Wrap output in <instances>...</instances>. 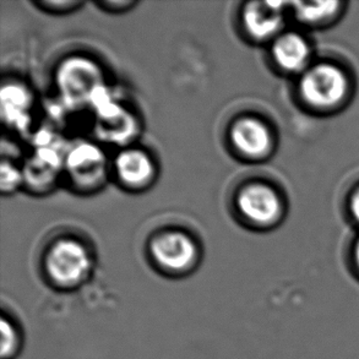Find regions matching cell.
Instances as JSON below:
<instances>
[{"instance_id":"obj_3","label":"cell","mask_w":359,"mask_h":359,"mask_svg":"<svg viewBox=\"0 0 359 359\" xmlns=\"http://www.w3.org/2000/svg\"><path fill=\"white\" fill-rule=\"evenodd\" d=\"M237 206L250 224L262 227L275 224L282 212L280 196L270 185L262 183L245 185L239 191Z\"/></svg>"},{"instance_id":"obj_9","label":"cell","mask_w":359,"mask_h":359,"mask_svg":"<svg viewBox=\"0 0 359 359\" xmlns=\"http://www.w3.org/2000/svg\"><path fill=\"white\" fill-rule=\"evenodd\" d=\"M340 3L326 1V3H296V15L298 19L306 24H323L331 19L339 11Z\"/></svg>"},{"instance_id":"obj_5","label":"cell","mask_w":359,"mask_h":359,"mask_svg":"<svg viewBox=\"0 0 359 359\" xmlns=\"http://www.w3.org/2000/svg\"><path fill=\"white\" fill-rule=\"evenodd\" d=\"M231 140L241 155L259 160L270 154L272 135L264 121L257 118H241L231 129Z\"/></svg>"},{"instance_id":"obj_10","label":"cell","mask_w":359,"mask_h":359,"mask_svg":"<svg viewBox=\"0 0 359 359\" xmlns=\"http://www.w3.org/2000/svg\"><path fill=\"white\" fill-rule=\"evenodd\" d=\"M18 336L14 326L6 320L1 321V355L8 358L14 355L15 348L18 346Z\"/></svg>"},{"instance_id":"obj_4","label":"cell","mask_w":359,"mask_h":359,"mask_svg":"<svg viewBox=\"0 0 359 359\" xmlns=\"http://www.w3.org/2000/svg\"><path fill=\"white\" fill-rule=\"evenodd\" d=\"M151 254L156 262L168 271L189 269L196 260V248L188 234L177 231L163 232L151 242Z\"/></svg>"},{"instance_id":"obj_11","label":"cell","mask_w":359,"mask_h":359,"mask_svg":"<svg viewBox=\"0 0 359 359\" xmlns=\"http://www.w3.org/2000/svg\"><path fill=\"white\" fill-rule=\"evenodd\" d=\"M46 8H50L52 10L59 9V11H63V10L72 9L75 6H79L80 3L79 1H46L43 3Z\"/></svg>"},{"instance_id":"obj_12","label":"cell","mask_w":359,"mask_h":359,"mask_svg":"<svg viewBox=\"0 0 359 359\" xmlns=\"http://www.w3.org/2000/svg\"><path fill=\"white\" fill-rule=\"evenodd\" d=\"M350 211L355 222L359 224V188L355 190L350 199Z\"/></svg>"},{"instance_id":"obj_14","label":"cell","mask_w":359,"mask_h":359,"mask_svg":"<svg viewBox=\"0 0 359 359\" xmlns=\"http://www.w3.org/2000/svg\"><path fill=\"white\" fill-rule=\"evenodd\" d=\"M134 4H135V3H129V1H119V3H112V1H109V3H103V5L107 6V8H112V6H116V8H129V6Z\"/></svg>"},{"instance_id":"obj_1","label":"cell","mask_w":359,"mask_h":359,"mask_svg":"<svg viewBox=\"0 0 359 359\" xmlns=\"http://www.w3.org/2000/svg\"><path fill=\"white\" fill-rule=\"evenodd\" d=\"M347 93V76L334 64H316L306 69L299 81V95L303 101L318 111L339 107Z\"/></svg>"},{"instance_id":"obj_7","label":"cell","mask_w":359,"mask_h":359,"mask_svg":"<svg viewBox=\"0 0 359 359\" xmlns=\"http://www.w3.org/2000/svg\"><path fill=\"white\" fill-rule=\"evenodd\" d=\"M311 49L306 39L297 34H282L272 47V57L278 68L287 73H299L309 62Z\"/></svg>"},{"instance_id":"obj_2","label":"cell","mask_w":359,"mask_h":359,"mask_svg":"<svg viewBox=\"0 0 359 359\" xmlns=\"http://www.w3.org/2000/svg\"><path fill=\"white\" fill-rule=\"evenodd\" d=\"M49 276L60 286H76L88 276L91 262L86 248L74 239H60L50 247L46 259Z\"/></svg>"},{"instance_id":"obj_13","label":"cell","mask_w":359,"mask_h":359,"mask_svg":"<svg viewBox=\"0 0 359 359\" xmlns=\"http://www.w3.org/2000/svg\"><path fill=\"white\" fill-rule=\"evenodd\" d=\"M352 257H353V265H355V272L359 275V238L357 239L355 247H353Z\"/></svg>"},{"instance_id":"obj_6","label":"cell","mask_w":359,"mask_h":359,"mask_svg":"<svg viewBox=\"0 0 359 359\" xmlns=\"http://www.w3.org/2000/svg\"><path fill=\"white\" fill-rule=\"evenodd\" d=\"M282 3H250L244 11L248 34L255 39H272L283 25Z\"/></svg>"},{"instance_id":"obj_8","label":"cell","mask_w":359,"mask_h":359,"mask_svg":"<svg viewBox=\"0 0 359 359\" xmlns=\"http://www.w3.org/2000/svg\"><path fill=\"white\" fill-rule=\"evenodd\" d=\"M118 175L129 187H144L154 175V165L144 152L126 150L116 161Z\"/></svg>"}]
</instances>
